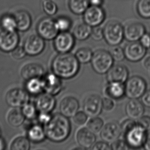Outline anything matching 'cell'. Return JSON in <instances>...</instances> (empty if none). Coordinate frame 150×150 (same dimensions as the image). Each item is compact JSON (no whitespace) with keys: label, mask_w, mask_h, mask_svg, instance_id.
I'll use <instances>...</instances> for the list:
<instances>
[{"label":"cell","mask_w":150,"mask_h":150,"mask_svg":"<svg viewBox=\"0 0 150 150\" xmlns=\"http://www.w3.org/2000/svg\"><path fill=\"white\" fill-rule=\"evenodd\" d=\"M80 63L75 55L71 53H59L51 63L52 72L62 79H70L77 75Z\"/></svg>","instance_id":"1"},{"label":"cell","mask_w":150,"mask_h":150,"mask_svg":"<svg viewBox=\"0 0 150 150\" xmlns=\"http://www.w3.org/2000/svg\"><path fill=\"white\" fill-rule=\"evenodd\" d=\"M44 127L46 138L53 142L65 141L71 133V124L68 118L61 113L52 115L50 122Z\"/></svg>","instance_id":"2"},{"label":"cell","mask_w":150,"mask_h":150,"mask_svg":"<svg viewBox=\"0 0 150 150\" xmlns=\"http://www.w3.org/2000/svg\"><path fill=\"white\" fill-rule=\"evenodd\" d=\"M103 39L111 46L119 45L125 39L124 28L117 21H109L103 27Z\"/></svg>","instance_id":"3"},{"label":"cell","mask_w":150,"mask_h":150,"mask_svg":"<svg viewBox=\"0 0 150 150\" xmlns=\"http://www.w3.org/2000/svg\"><path fill=\"white\" fill-rule=\"evenodd\" d=\"M114 60L109 51L98 49L93 52L91 64L94 71L100 74L108 72L113 65Z\"/></svg>","instance_id":"4"},{"label":"cell","mask_w":150,"mask_h":150,"mask_svg":"<svg viewBox=\"0 0 150 150\" xmlns=\"http://www.w3.org/2000/svg\"><path fill=\"white\" fill-rule=\"evenodd\" d=\"M125 96L129 99H139L146 91L147 84L145 79L139 76L128 78L125 83Z\"/></svg>","instance_id":"5"},{"label":"cell","mask_w":150,"mask_h":150,"mask_svg":"<svg viewBox=\"0 0 150 150\" xmlns=\"http://www.w3.org/2000/svg\"><path fill=\"white\" fill-rule=\"evenodd\" d=\"M148 132L136 123L124 134L125 140L130 148L139 149L144 146Z\"/></svg>","instance_id":"6"},{"label":"cell","mask_w":150,"mask_h":150,"mask_svg":"<svg viewBox=\"0 0 150 150\" xmlns=\"http://www.w3.org/2000/svg\"><path fill=\"white\" fill-rule=\"evenodd\" d=\"M29 94L26 90L19 88L9 90L5 96V101L9 106L14 108H22L29 102Z\"/></svg>","instance_id":"7"},{"label":"cell","mask_w":150,"mask_h":150,"mask_svg":"<svg viewBox=\"0 0 150 150\" xmlns=\"http://www.w3.org/2000/svg\"><path fill=\"white\" fill-rule=\"evenodd\" d=\"M75 40L72 33L59 32L53 40V46L59 53L70 52L74 46Z\"/></svg>","instance_id":"8"},{"label":"cell","mask_w":150,"mask_h":150,"mask_svg":"<svg viewBox=\"0 0 150 150\" xmlns=\"http://www.w3.org/2000/svg\"><path fill=\"white\" fill-rule=\"evenodd\" d=\"M37 31L40 37L47 41L54 40L59 33L54 20L50 17H45L40 20L37 25Z\"/></svg>","instance_id":"9"},{"label":"cell","mask_w":150,"mask_h":150,"mask_svg":"<svg viewBox=\"0 0 150 150\" xmlns=\"http://www.w3.org/2000/svg\"><path fill=\"white\" fill-rule=\"evenodd\" d=\"M83 15V22L92 28L100 26L105 18V11L101 6L90 5Z\"/></svg>","instance_id":"10"},{"label":"cell","mask_w":150,"mask_h":150,"mask_svg":"<svg viewBox=\"0 0 150 150\" xmlns=\"http://www.w3.org/2000/svg\"><path fill=\"white\" fill-rule=\"evenodd\" d=\"M23 47L27 55L31 57L37 56L45 49V40L38 34L30 35L25 39Z\"/></svg>","instance_id":"11"},{"label":"cell","mask_w":150,"mask_h":150,"mask_svg":"<svg viewBox=\"0 0 150 150\" xmlns=\"http://www.w3.org/2000/svg\"><path fill=\"white\" fill-rule=\"evenodd\" d=\"M101 97L96 94H91L86 97L83 102V111L89 117L98 116L103 110Z\"/></svg>","instance_id":"12"},{"label":"cell","mask_w":150,"mask_h":150,"mask_svg":"<svg viewBox=\"0 0 150 150\" xmlns=\"http://www.w3.org/2000/svg\"><path fill=\"white\" fill-rule=\"evenodd\" d=\"M20 37L16 31L3 30L0 32V50L5 53L11 52L18 46Z\"/></svg>","instance_id":"13"},{"label":"cell","mask_w":150,"mask_h":150,"mask_svg":"<svg viewBox=\"0 0 150 150\" xmlns=\"http://www.w3.org/2000/svg\"><path fill=\"white\" fill-rule=\"evenodd\" d=\"M42 79L44 92L54 96L62 91L63 84L62 79L53 72L45 73Z\"/></svg>","instance_id":"14"},{"label":"cell","mask_w":150,"mask_h":150,"mask_svg":"<svg viewBox=\"0 0 150 150\" xmlns=\"http://www.w3.org/2000/svg\"><path fill=\"white\" fill-rule=\"evenodd\" d=\"M124 50L126 59L133 63L141 61L146 54V48L138 42H130L125 46Z\"/></svg>","instance_id":"15"},{"label":"cell","mask_w":150,"mask_h":150,"mask_svg":"<svg viewBox=\"0 0 150 150\" xmlns=\"http://www.w3.org/2000/svg\"><path fill=\"white\" fill-rule=\"evenodd\" d=\"M124 28L125 39L129 42H138L146 33L145 26L138 22L128 23Z\"/></svg>","instance_id":"16"},{"label":"cell","mask_w":150,"mask_h":150,"mask_svg":"<svg viewBox=\"0 0 150 150\" xmlns=\"http://www.w3.org/2000/svg\"><path fill=\"white\" fill-rule=\"evenodd\" d=\"M122 134L121 125L116 122H109L105 124L100 132L102 140L108 143H112L119 139Z\"/></svg>","instance_id":"17"},{"label":"cell","mask_w":150,"mask_h":150,"mask_svg":"<svg viewBox=\"0 0 150 150\" xmlns=\"http://www.w3.org/2000/svg\"><path fill=\"white\" fill-rule=\"evenodd\" d=\"M79 101L73 96H66L62 100L59 104L60 113L67 117H73L79 111Z\"/></svg>","instance_id":"18"},{"label":"cell","mask_w":150,"mask_h":150,"mask_svg":"<svg viewBox=\"0 0 150 150\" xmlns=\"http://www.w3.org/2000/svg\"><path fill=\"white\" fill-rule=\"evenodd\" d=\"M106 76L108 82H120L125 83L129 78V70L124 65H113Z\"/></svg>","instance_id":"19"},{"label":"cell","mask_w":150,"mask_h":150,"mask_svg":"<svg viewBox=\"0 0 150 150\" xmlns=\"http://www.w3.org/2000/svg\"><path fill=\"white\" fill-rule=\"evenodd\" d=\"M35 105L39 112L51 113L56 105L54 96L45 92L38 96Z\"/></svg>","instance_id":"20"},{"label":"cell","mask_w":150,"mask_h":150,"mask_svg":"<svg viewBox=\"0 0 150 150\" xmlns=\"http://www.w3.org/2000/svg\"><path fill=\"white\" fill-rule=\"evenodd\" d=\"M45 74V69L38 63H29L23 66L21 75L26 81L33 78H42Z\"/></svg>","instance_id":"21"},{"label":"cell","mask_w":150,"mask_h":150,"mask_svg":"<svg viewBox=\"0 0 150 150\" xmlns=\"http://www.w3.org/2000/svg\"><path fill=\"white\" fill-rule=\"evenodd\" d=\"M144 105L138 99H130L127 103L125 112L128 117L134 120H137L144 113Z\"/></svg>","instance_id":"22"},{"label":"cell","mask_w":150,"mask_h":150,"mask_svg":"<svg viewBox=\"0 0 150 150\" xmlns=\"http://www.w3.org/2000/svg\"><path fill=\"white\" fill-rule=\"evenodd\" d=\"M27 136L34 143L43 142L46 138L44 126L40 124H29L27 127Z\"/></svg>","instance_id":"23"},{"label":"cell","mask_w":150,"mask_h":150,"mask_svg":"<svg viewBox=\"0 0 150 150\" xmlns=\"http://www.w3.org/2000/svg\"><path fill=\"white\" fill-rule=\"evenodd\" d=\"M76 140L79 146L84 149H91L96 142L95 134L87 128H82L77 132Z\"/></svg>","instance_id":"24"},{"label":"cell","mask_w":150,"mask_h":150,"mask_svg":"<svg viewBox=\"0 0 150 150\" xmlns=\"http://www.w3.org/2000/svg\"><path fill=\"white\" fill-rule=\"evenodd\" d=\"M17 25V30L25 32L29 30L32 25V18L26 10H21L14 13Z\"/></svg>","instance_id":"25"},{"label":"cell","mask_w":150,"mask_h":150,"mask_svg":"<svg viewBox=\"0 0 150 150\" xmlns=\"http://www.w3.org/2000/svg\"><path fill=\"white\" fill-rule=\"evenodd\" d=\"M108 97L113 100H120L125 96V83L120 82H108L105 89Z\"/></svg>","instance_id":"26"},{"label":"cell","mask_w":150,"mask_h":150,"mask_svg":"<svg viewBox=\"0 0 150 150\" xmlns=\"http://www.w3.org/2000/svg\"><path fill=\"white\" fill-rule=\"evenodd\" d=\"M25 90L29 94L38 96L44 92L42 78H33L26 81Z\"/></svg>","instance_id":"27"},{"label":"cell","mask_w":150,"mask_h":150,"mask_svg":"<svg viewBox=\"0 0 150 150\" xmlns=\"http://www.w3.org/2000/svg\"><path fill=\"white\" fill-rule=\"evenodd\" d=\"M92 30V27L83 22L77 25L73 29L72 34L76 40L84 41L91 36Z\"/></svg>","instance_id":"28"},{"label":"cell","mask_w":150,"mask_h":150,"mask_svg":"<svg viewBox=\"0 0 150 150\" xmlns=\"http://www.w3.org/2000/svg\"><path fill=\"white\" fill-rule=\"evenodd\" d=\"M90 5L89 0H69L68 1L70 10L75 15L83 14Z\"/></svg>","instance_id":"29"},{"label":"cell","mask_w":150,"mask_h":150,"mask_svg":"<svg viewBox=\"0 0 150 150\" xmlns=\"http://www.w3.org/2000/svg\"><path fill=\"white\" fill-rule=\"evenodd\" d=\"M26 118L25 117L21 110L14 108L9 112L7 116V120L10 126L13 127H18L24 124Z\"/></svg>","instance_id":"30"},{"label":"cell","mask_w":150,"mask_h":150,"mask_svg":"<svg viewBox=\"0 0 150 150\" xmlns=\"http://www.w3.org/2000/svg\"><path fill=\"white\" fill-rule=\"evenodd\" d=\"M0 26L3 30H17L16 20L14 14H5L0 18Z\"/></svg>","instance_id":"31"},{"label":"cell","mask_w":150,"mask_h":150,"mask_svg":"<svg viewBox=\"0 0 150 150\" xmlns=\"http://www.w3.org/2000/svg\"><path fill=\"white\" fill-rule=\"evenodd\" d=\"M30 148V141L27 137L19 136L12 142L10 149L12 150H29Z\"/></svg>","instance_id":"32"},{"label":"cell","mask_w":150,"mask_h":150,"mask_svg":"<svg viewBox=\"0 0 150 150\" xmlns=\"http://www.w3.org/2000/svg\"><path fill=\"white\" fill-rule=\"evenodd\" d=\"M136 10L141 18L150 19V0H138Z\"/></svg>","instance_id":"33"},{"label":"cell","mask_w":150,"mask_h":150,"mask_svg":"<svg viewBox=\"0 0 150 150\" xmlns=\"http://www.w3.org/2000/svg\"><path fill=\"white\" fill-rule=\"evenodd\" d=\"M55 24L57 30L59 32L69 31L72 26V21L68 16H61L55 19Z\"/></svg>","instance_id":"34"},{"label":"cell","mask_w":150,"mask_h":150,"mask_svg":"<svg viewBox=\"0 0 150 150\" xmlns=\"http://www.w3.org/2000/svg\"><path fill=\"white\" fill-rule=\"evenodd\" d=\"M93 53L89 48L83 47L78 49L75 55L80 64H87L91 61Z\"/></svg>","instance_id":"35"},{"label":"cell","mask_w":150,"mask_h":150,"mask_svg":"<svg viewBox=\"0 0 150 150\" xmlns=\"http://www.w3.org/2000/svg\"><path fill=\"white\" fill-rule=\"evenodd\" d=\"M22 112L26 119L32 120L37 118L39 113L36 105L35 104L29 102L22 108Z\"/></svg>","instance_id":"36"},{"label":"cell","mask_w":150,"mask_h":150,"mask_svg":"<svg viewBox=\"0 0 150 150\" xmlns=\"http://www.w3.org/2000/svg\"><path fill=\"white\" fill-rule=\"evenodd\" d=\"M103 126V120L98 116L91 117L87 124V128L94 134H97L100 132Z\"/></svg>","instance_id":"37"},{"label":"cell","mask_w":150,"mask_h":150,"mask_svg":"<svg viewBox=\"0 0 150 150\" xmlns=\"http://www.w3.org/2000/svg\"><path fill=\"white\" fill-rule=\"evenodd\" d=\"M42 8L44 12L48 16H52L58 11L57 4L52 0H43Z\"/></svg>","instance_id":"38"},{"label":"cell","mask_w":150,"mask_h":150,"mask_svg":"<svg viewBox=\"0 0 150 150\" xmlns=\"http://www.w3.org/2000/svg\"><path fill=\"white\" fill-rule=\"evenodd\" d=\"M109 52L114 61L120 62L126 59L124 49L120 47L119 45L112 46Z\"/></svg>","instance_id":"39"},{"label":"cell","mask_w":150,"mask_h":150,"mask_svg":"<svg viewBox=\"0 0 150 150\" xmlns=\"http://www.w3.org/2000/svg\"><path fill=\"white\" fill-rule=\"evenodd\" d=\"M88 116L84 111H78L72 117L73 122L77 126H83L87 122Z\"/></svg>","instance_id":"40"},{"label":"cell","mask_w":150,"mask_h":150,"mask_svg":"<svg viewBox=\"0 0 150 150\" xmlns=\"http://www.w3.org/2000/svg\"><path fill=\"white\" fill-rule=\"evenodd\" d=\"M110 146L112 150H126L130 149L125 139L122 140L120 138L112 142Z\"/></svg>","instance_id":"41"},{"label":"cell","mask_w":150,"mask_h":150,"mask_svg":"<svg viewBox=\"0 0 150 150\" xmlns=\"http://www.w3.org/2000/svg\"><path fill=\"white\" fill-rule=\"evenodd\" d=\"M52 116V115H51L50 113L39 112L37 116V120L38 123L43 126H45L50 122Z\"/></svg>","instance_id":"42"},{"label":"cell","mask_w":150,"mask_h":150,"mask_svg":"<svg viewBox=\"0 0 150 150\" xmlns=\"http://www.w3.org/2000/svg\"><path fill=\"white\" fill-rule=\"evenodd\" d=\"M103 110L107 112L111 111L115 107V103L111 98H104L102 100Z\"/></svg>","instance_id":"43"},{"label":"cell","mask_w":150,"mask_h":150,"mask_svg":"<svg viewBox=\"0 0 150 150\" xmlns=\"http://www.w3.org/2000/svg\"><path fill=\"white\" fill-rule=\"evenodd\" d=\"M92 39L96 41H99L103 39V28L100 26L92 28L91 36Z\"/></svg>","instance_id":"44"},{"label":"cell","mask_w":150,"mask_h":150,"mask_svg":"<svg viewBox=\"0 0 150 150\" xmlns=\"http://www.w3.org/2000/svg\"><path fill=\"white\" fill-rule=\"evenodd\" d=\"M27 54L23 47L18 46L11 52V55L13 59L20 60L24 58Z\"/></svg>","instance_id":"45"},{"label":"cell","mask_w":150,"mask_h":150,"mask_svg":"<svg viewBox=\"0 0 150 150\" xmlns=\"http://www.w3.org/2000/svg\"><path fill=\"white\" fill-rule=\"evenodd\" d=\"M136 123L144 128L147 132L150 131V117L149 116H142L136 120Z\"/></svg>","instance_id":"46"},{"label":"cell","mask_w":150,"mask_h":150,"mask_svg":"<svg viewBox=\"0 0 150 150\" xmlns=\"http://www.w3.org/2000/svg\"><path fill=\"white\" fill-rule=\"evenodd\" d=\"M136 124V120H132L129 118V119L124 120V122L120 124L122 128V134H124L125 132L129 130L130 128H132V127L134 126Z\"/></svg>","instance_id":"47"},{"label":"cell","mask_w":150,"mask_h":150,"mask_svg":"<svg viewBox=\"0 0 150 150\" xmlns=\"http://www.w3.org/2000/svg\"><path fill=\"white\" fill-rule=\"evenodd\" d=\"M109 143L105 142L103 140L102 142H96L93 146L92 147V150H111V146L109 144Z\"/></svg>","instance_id":"48"},{"label":"cell","mask_w":150,"mask_h":150,"mask_svg":"<svg viewBox=\"0 0 150 150\" xmlns=\"http://www.w3.org/2000/svg\"><path fill=\"white\" fill-rule=\"evenodd\" d=\"M139 43L146 48V49L150 48V35L146 33L141 37L139 40Z\"/></svg>","instance_id":"49"},{"label":"cell","mask_w":150,"mask_h":150,"mask_svg":"<svg viewBox=\"0 0 150 150\" xmlns=\"http://www.w3.org/2000/svg\"><path fill=\"white\" fill-rule=\"evenodd\" d=\"M141 101L145 107L150 108V89L143 94L141 98Z\"/></svg>","instance_id":"50"},{"label":"cell","mask_w":150,"mask_h":150,"mask_svg":"<svg viewBox=\"0 0 150 150\" xmlns=\"http://www.w3.org/2000/svg\"><path fill=\"white\" fill-rule=\"evenodd\" d=\"M144 148L146 150H150V131L148 132L146 141L144 144Z\"/></svg>","instance_id":"51"},{"label":"cell","mask_w":150,"mask_h":150,"mask_svg":"<svg viewBox=\"0 0 150 150\" xmlns=\"http://www.w3.org/2000/svg\"><path fill=\"white\" fill-rule=\"evenodd\" d=\"M90 5L91 6H102L103 5L104 0H89Z\"/></svg>","instance_id":"52"},{"label":"cell","mask_w":150,"mask_h":150,"mask_svg":"<svg viewBox=\"0 0 150 150\" xmlns=\"http://www.w3.org/2000/svg\"><path fill=\"white\" fill-rule=\"evenodd\" d=\"M143 64L146 69L150 70V55L145 57Z\"/></svg>","instance_id":"53"},{"label":"cell","mask_w":150,"mask_h":150,"mask_svg":"<svg viewBox=\"0 0 150 150\" xmlns=\"http://www.w3.org/2000/svg\"><path fill=\"white\" fill-rule=\"evenodd\" d=\"M6 148V142L2 136H0V150H5Z\"/></svg>","instance_id":"54"},{"label":"cell","mask_w":150,"mask_h":150,"mask_svg":"<svg viewBox=\"0 0 150 150\" xmlns=\"http://www.w3.org/2000/svg\"><path fill=\"white\" fill-rule=\"evenodd\" d=\"M0 136H1V129L0 128Z\"/></svg>","instance_id":"55"}]
</instances>
